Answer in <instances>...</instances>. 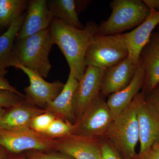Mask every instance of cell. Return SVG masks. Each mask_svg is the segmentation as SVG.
Returning a JSON list of instances; mask_svg holds the SVG:
<instances>
[{"instance_id": "obj_27", "label": "cell", "mask_w": 159, "mask_h": 159, "mask_svg": "<svg viewBox=\"0 0 159 159\" xmlns=\"http://www.w3.org/2000/svg\"><path fill=\"white\" fill-rule=\"evenodd\" d=\"M133 159H159V142L144 152L137 154Z\"/></svg>"}, {"instance_id": "obj_8", "label": "cell", "mask_w": 159, "mask_h": 159, "mask_svg": "<svg viewBox=\"0 0 159 159\" xmlns=\"http://www.w3.org/2000/svg\"><path fill=\"white\" fill-rule=\"evenodd\" d=\"M13 67L22 70L29 77L30 84L25 89V98L32 105L46 107L58 96L64 86V84L59 80L48 82L37 73L20 65L16 64Z\"/></svg>"}, {"instance_id": "obj_33", "label": "cell", "mask_w": 159, "mask_h": 159, "mask_svg": "<svg viewBox=\"0 0 159 159\" xmlns=\"http://www.w3.org/2000/svg\"><path fill=\"white\" fill-rule=\"evenodd\" d=\"M6 110L5 109L0 107V120L2 119L5 114L6 113Z\"/></svg>"}, {"instance_id": "obj_17", "label": "cell", "mask_w": 159, "mask_h": 159, "mask_svg": "<svg viewBox=\"0 0 159 159\" xmlns=\"http://www.w3.org/2000/svg\"><path fill=\"white\" fill-rule=\"evenodd\" d=\"M159 25V11L150 12L146 19L133 31L125 33L129 57L139 62L143 48L149 41L154 30Z\"/></svg>"}, {"instance_id": "obj_5", "label": "cell", "mask_w": 159, "mask_h": 159, "mask_svg": "<svg viewBox=\"0 0 159 159\" xmlns=\"http://www.w3.org/2000/svg\"><path fill=\"white\" fill-rule=\"evenodd\" d=\"M129 56L125 33L93 37L86 53V66L107 69Z\"/></svg>"}, {"instance_id": "obj_34", "label": "cell", "mask_w": 159, "mask_h": 159, "mask_svg": "<svg viewBox=\"0 0 159 159\" xmlns=\"http://www.w3.org/2000/svg\"><path fill=\"white\" fill-rule=\"evenodd\" d=\"M10 159H32L28 157H16L13 158H10Z\"/></svg>"}, {"instance_id": "obj_10", "label": "cell", "mask_w": 159, "mask_h": 159, "mask_svg": "<svg viewBox=\"0 0 159 159\" xmlns=\"http://www.w3.org/2000/svg\"><path fill=\"white\" fill-rule=\"evenodd\" d=\"M140 149L139 153L159 142V112L145 99L142 91L139 93L137 110Z\"/></svg>"}, {"instance_id": "obj_6", "label": "cell", "mask_w": 159, "mask_h": 159, "mask_svg": "<svg viewBox=\"0 0 159 159\" xmlns=\"http://www.w3.org/2000/svg\"><path fill=\"white\" fill-rule=\"evenodd\" d=\"M113 120L106 101L100 94L74 123L75 129L73 134L99 139L104 137Z\"/></svg>"}, {"instance_id": "obj_9", "label": "cell", "mask_w": 159, "mask_h": 159, "mask_svg": "<svg viewBox=\"0 0 159 159\" xmlns=\"http://www.w3.org/2000/svg\"><path fill=\"white\" fill-rule=\"evenodd\" d=\"M106 70L92 66H87L84 74L78 81L74 94V108L76 121L100 95L102 80Z\"/></svg>"}, {"instance_id": "obj_25", "label": "cell", "mask_w": 159, "mask_h": 159, "mask_svg": "<svg viewBox=\"0 0 159 159\" xmlns=\"http://www.w3.org/2000/svg\"><path fill=\"white\" fill-rule=\"evenodd\" d=\"M28 157L32 159H74L68 156L61 153L31 151L28 154Z\"/></svg>"}, {"instance_id": "obj_4", "label": "cell", "mask_w": 159, "mask_h": 159, "mask_svg": "<svg viewBox=\"0 0 159 159\" xmlns=\"http://www.w3.org/2000/svg\"><path fill=\"white\" fill-rule=\"evenodd\" d=\"M110 6L111 13L107 20L98 26L97 35L121 34L138 27L150 14L141 0H114Z\"/></svg>"}, {"instance_id": "obj_7", "label": "cell", "mask_w": 159, "mask_h": 159, "mask_svg": "<svg viewBox=\"0 0 159 159\" xmlns=\"http://www.w3.org/2000/svg\"><path fill=\"white\" fill-rule=\"evenodd\" d=\"M54 139L36 132L30 127L0 129V147L13 153L27 150L47 152L54 149Z\"/></svg>"}, {"instance_id": "obj_2", "label": "cell", "mask_w": 159, "mask_h": 159, "mask_svg": "<svg viewBox=\"0 0 159 159\" xmlns=\"http://www.w3.org/2000/svg\"><path fill=\"white\" fill-rule=\"evenodd\" d=\"M13 50V62L47 78L51 71L49 55L54 44L50 29L17 40Z\"/></svg>"}, {"instance_id": "obj_11", "label": "cell", "mask_w": 159, "mask_h": 159, "mask_svg": "<svg viewBox=\"0 0 159 159\" xmlns=\"http://www.w3.org/2000/svg\"><path fill=\"white\" fill-rule=\"evenodd\" d=\"M101 142L70 135L54 139V149L74 159H102Z\"/></svg>"}, {"instance_id": "obj_20", "label": "cell", "mask_w": 159, "mask_h": 159, "mask_svg": "<svg viewBox=\"0 0 159 159\" xmlns=\"http://www.w3.org/2000/svg\"><path fill=\"white\" fill-rule=\"evenodd\" d=\"M48 6L53 18L76 29L84 28L80 20L75 0H50L48 1Z\"/></svg>"}, {"instance_id": "obj_30", "label": "cell", "mask_w": 159, "mask_h": 159, "mask_svg": "<svg viewBox=\"0 0 159 159\" xmlns=\"http://www.w3.org/2000/svg\"><path fill=\"white\" fill-rule=\"evenodd\" d=\"M150 12L159 11V0H143Z\"/></svg>"}, {"instance_id": "obj_21", "label": "cell", "mask_w": 159, "mask_h": 159, "mask_svg": "<svg viewBox=\"0 0 159 159\" xmlns=\"http://www.w3.org/2000/svg\"><path fill=\"white\" fill-rule=\"evenodd\" d=\"M29 2L27 0H0V27H9L24 14Z\"/></svg>"}, {"instance_id": "obj_12", "label": "cell", "mask_w": 159, "mask_h": 159, "mask_svg": "<svg viewBox=\"0 0 159 159\" xmlns=\"http://www.w3.org/2000/svg\"><path fill=\"white\" fill-rule=\"evenodd\" d=\"M139 63L128 56L107 69L102 80L100 95L110 96L127 86L133 79Z\"/></svg>"}, {"instance_id": "obj_31", "label": "cell", "mask_w": 159, "mask_h": 159, "mask_svg": "<svg viewBox=\"0 0 159 159\" xmlns=\"http://www.w3.org/2000/svg\"><path fill=\"white\" fill-rule=\"evenodd\" d=\"M91 3L89 1H76V8L78 13L84 10Z\"/></svg>"}, {"instance_id": "obj_24", "label": "cell", "mask_w": 159, "mask_h": 159, "mask_svg": "<svg viewBox=\"0 0 159 159\" xmlns=\"http://www.w3.org/2000/svg\"><path fill=\"white\" fill-rule=\"evenodd\" d=\"M25 97L9 91L0 90V107H12L23 102Z\"/></svg>"}, {"instance_id": "obj_29", "label": "cell", "mask_w": 159, "mask_h": 159, "mask_svg": "<svg viewBox=\"0 0 159 159\" xmlns=\"http://www.w3.org/2000/svg\"><path fill=\"white\" fill-rule=\"evenodd\" d=\"M0 90L10 91L20 96L25 97V95L20 93L14 87L11 86L7 80L1 76H0Z\"/></svg>"}, {"instance_id": "obj_14", "label": "cell", "mask_w": 159, "mask_h": 159, "mask_svg": "<svg viewBox=\"0 0 159 159\" xmlns=\"http://www.w3.org/2000/svg\"><path fill=\"white\" fill-rule=\"evenodd\" d=\"M78 80L70 71L63 89L54 100L48 104L46 111L56 118L73 123L76 121L74 108V96L78 85Z\"/></svg>"}, {"instance_id": "obj_15", "label": "cell", "mask_w": 159, "mask_h": 159, "mask_svg": "<svg viewBox=\"0 0 159 159\" xmlns=\"http://www.w3.org/2000/svg\"><path fill=\"white\" fill-rule=\"evenodd\" d=\"M139 60L145 70V79L142 92L147 94L159 83V34L152 32L143 48Z\"/></svg>"}, {"instance_id": "obj_35", "label": "cell", "mask_w": 159, "mask_h": 159, "mask_svg": "<svg viewBox=\"0 0 159 159\" xmlns=\"http://www.w3.org/2000/svg\"><path fill=\"white\" fill-rule=\"evenodd\" d=\"M156 32L159 34V25L157 27V31Z\"/></svg>"}, {"instance_id": "obj_32", "label": "cell", "mask_w": 159, "mask_h": 159, "mask_svg": "<svg viewBox=\"0 0 159 159\" xmlns=\"http://www.w3.org/2000/svg\"><path fill=\"white\" fill-rule=\"evenodd\" d=\"M0 159H10L7 155L6 149L0 147Z\"/></svg>"}, {"instance_id": "obj_26", "label": "cell", "mask_w": 159, "mask_h": 159, "mask_svg": "<svg viewBox=\"0 0 159 159\" xmlns=\"http://www.w3.org/2000/svg\"><path fill=\"white\" fill-rule=\"evenodd\" d=\"M101 152L102 159H122L117 151L107 141L101 142Z\"/></svg>"}, {"instance_id": "obj_3", "label": "cell", "mask_w": 159, "mask_h": 159, "mask_svg": "<svg viewBox=\"0 0 159 159\" xmlns=\"http://www.w3.org/2000/svg\"><path fill=\"white\" fill-rule=\"evenodd\" d=\"M139 93L125 109L114 119L104 137L119 154L125 159H133L139 141L137 110Z\"/></svg>"}, {"instance_id": "obj_16", "label": "cell", "mask_w": 159, "mask_h": 159, "mask_svg": "<svg viewBox=\"0 0 159 159\" xmlns=\"http://www.w3.org/2000/svg\"><path fill=\"white\" fill-rule=\"evenodd\" d=\"M145 79V70L139 60L136 72L130 83L121 90L109 96L107 101L114 119L130 105L140 90L143 88Z\"/></svg>"}, {"instance_id": "obj_28", "label": "cell", "mask_w": 159, "mask_h": 159, "mask_svg": "<svg viewBox=\"0 0 159 159\" xmlns=\"http://www.w3.org/2000/svg\"><path fill=\"white\" fill-rule=\"evenodd\" d=\"M145 95L147 101L153 106L159 112V83L152 90Z\"/></svg>"}, {"instance_id": "obj_19", "label": "cell", "mask_w": 159, "mask_h": 159, "mask_svg": "<svg viewBox=\"0 0 159 159\" xmlns=\"http://www.w3.org/2000/svg\"><path fill=\"white\" fill-rule=\"evenodd\" d=\"M26 13L14 20L6 32L0 36V76L5 77L8 72L7 69L11 66L13 62L14 42L16 38Z\"/></svg>"}, {"instance_id": "obj_13", "label": "cell", "mask_w": 159, "mask_h": 159, "mask_svg": "<svg viewBox=\"0 0 159 159\" xmlns=\"http://www.w3.org/2000/svg\"><path fill=\"white\" fill-rule=\"evenodd\" d=\"M28 10L16 39L19 40L49 29L54 18L46 0H30Z\"/></svg>"}, {"instance_id": "obj_1", "label": "cell", "mask_w": 159, "mask_h": 159, "mask_svg": "<svg viewBox=\"0 0 159 159\" xmlns=\"http://www.w3.org/2000/svg\"><path fill=\"white\" fill-rule=\"evenodd\" d=\"M98 28V25L93 21L87 23L82 29L69 25L55 18L51 21L49 29L54 44L64 55L70 71L78 81L85 72L86 53Z\"/></svg>"}, {"instance_id": "obj_23", "label": "cell", "mask_w": 159, "mask_h": 159, "mask_svg": "<svg viewBox=\"0 0 159 159\" xmlns=\"http://www.w3.org/2000/svg\"><path fill=\"white\" fill-rule=\"evenodd\" d=\"M56 117L48 112L38 115L32 119L30 127L39 133H43L51 125Z\"/></svg>"}, {"instance_id": "obj_18", "label": "cell", "mask_w": 159, "mask_h": 159, "mask_svg": "<svg viewBox=\"0 0 159 159\" xmlns=\"http://www.w3.org/2000/svg\"><path fill=\"white\" fill-rule=\"evenodd\" d=\"M31 105L23 102L11 107L12 109L6 112L0 120V129L14 130L30 127L34 117L46 111V110Z\"/></svg>"}, {"instance_id": "obj_22", "label": "cell", "mask_w": 159, "mask_h": 159, "mask_svg": "<svg viewBox=\"0 0 159 159\" xmlns=\"http://www.w3.org/2000/svg\"><path fill=\"white\" fill-rule=\"evenodd\" d=\"M75 129L74 123L56 118L48 128L42 134L51 139H61L73 134Z\"/></svg>"}]
</instances>
